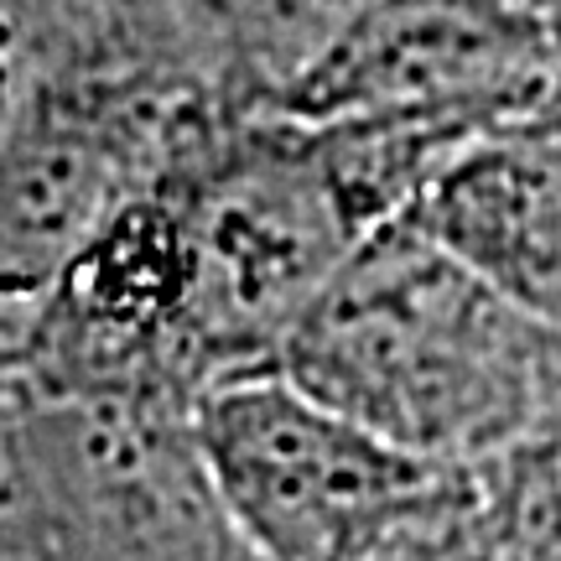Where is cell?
Wrapping results in <instances>:
<instances>
[{"instance_id":"8","label":"cell","mask_w":561,"mask_h":561,"mask_svg":"<svg viewBox=\"0 0 561 561\" xmlns=\"http://www.w3.org/2000/svg\"><path fill=\"white\" fill-rule=\"evenodd\" d=\"M453 489H458V473H453ZM453 489H447V500H442L426 520L411 525L401 541H390L380 557H369V561H468L458 551V541H453V530H447V504H453Z\"/></svg>"},{"instance_id":"1","label":"cell","mask_w":561,"mask_h":561,"mask_svg":"<svg viewBox=\"0 0 561 561\" xmlns=\"http://www.w3.org/2000/svg\"><path fill=\"white\" fill-rule=\"evenodd\" d=\"M271 369L432 462L483 458L561 405L557 328L405 219L348 250Z\"/></svg>"},{"instance_id":"2","label":"cell","mask_w":561,"mask_h":561,"mask_svg":"<svg viewBox=\"0 0 561 561\" xmlns=\"http://www.w3.org/2000/svg\"><path fill=\"white\" fill-rule=\"evenodd\" d=\"M157 182L182 208L198 255L203 390L276 364L286 328L375 229L343 193L318 121L276 104H214L187 125Z\"/></svg>"},{"instance_id":"9","label":"cell","mask_w":561,"mask_h":561,"mask_svg":"<svg viewBox=\"0 0 561 561\" xmlns=\"http://www.w3.org/2000/svg\"><path fill=\"white\" fill-rule=\"evenodd\" d=\"M0 26H16V21H11V5H5V0H0ZM21 37V32H16Z\"/></svg>"},{"instance_id":"3","label":"cell","mask_w":561,"mask_h":561,"mask_svg":"<svg viewBox=\"0 0 561 561\" xmlns=\"http://www.w3.org/2000/svg\"><path fill=\"white\" fill-rule=\"evenodd\" d=\"M203 473L255 561H369L421 525L458 462L405 453L280 369L224 375L187 405Z\"/></svg>"},{"instance_id":"7","label":"cell","mask_w":561,"mask_h":561,"mask_svg":"<svg viewBox=\"0 0 561 561\" xmlns=\"http://www.w3.org/2000/svg\"><path fill=\"white\" fill-rule=\"evenodd\" d=\"M489 136L515 140V146H525V151H536V157L561 167V58L504 110Z\"/></svg>"},{"instance_id":"6","label":"cell","mask_w":561,"mask_h":561,"mask_svg":"<svg viewBox=\"0 0 561 561\" xmlns=\"http://www.w3.org/2000/svg\"><path fill=\"white\" fill-rule=\"evenodd\" d=\"M447 530L468 561H561V405L458 462Z\"/></svg>"},{"instance_id":"5","label":"cell","mask_w":561,"mask_h":561,"mask_svg":"<svg viewBox=\"0 0 561 561\" xmlns=\"http://www.w3.org/2000/svg\"><path fill=\"white\" fill-rule=\"evenodd\" d=\"M426 240L489 280L525 318L561 333V167L479 136L405 214Z\"/></svg>"},{"instance_id":"4","label":"cell","mask_w":561,"mask_h":561,"mask_svg":"<svg viewBox=\"0 0 561 561\" xmlns=\"http://www.w3.org/2000/svg\"><path fill=\"white\" fill-rule=\"evenodd\" d=\"M561 58L525 0H364L265 104L301 121L462 115L494 130Z\"/></svg>"}]
</instances>
